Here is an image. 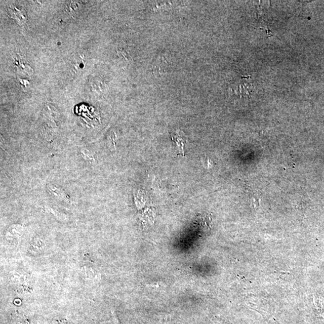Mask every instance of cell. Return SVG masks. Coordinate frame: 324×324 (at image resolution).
Here are the masks:
<instances>
[{"instance_id": "1", "label": "cell", "mask_w": 324, "mask_h": 324, "mask_svg": "<svg viewBox=\"0 0 324 324\" xmlns=\"http://www.w3.org/2000/svg\"><path fill=\"white\" fill-rule=\"evenodd\" d=\"M7 9L10 17L15 19L18 24L22 26L26 22L27 15L23 8H19L15 5H10Z\"/></svg>"}, {"instance_id": "5", "label": "cell", "mask_w": 324, "mask_h": 324, "mask_svg": "<svg viewBox=\"0 0 324 324\" xmlns=\"http://www.w3.org/2000/svg\"><path fill=\"white\" fill-rule=\"evenodd\" d=\"M85 56L83 55H77L72 61V65L77 71L82 70L85 66Z\"/></svg>"}, {"instance_id": "2", "label": "cell", "mask_w": 324, "mask_h": 324, "mask_svg": "<svg viewBox=\"0 0 324 324\" xmlns=\"http://www.w3.org/2000/svg\"><path fill=\"white\" fill-rule=\"evenodd\" d=\"M23 227L20 225L10 226L5 233V238L9 242H16L23 233Z\"/></svg>"}, {"instance_id": "6", "label": "cell", "mask_w": 324, "mask_h": 324, "mask_svg": "<svg viewBox=\"0 0 324 324\" xmlns=\"http://www.w3.org/2000/svg\"><path fill=\"white\" fill-rule=\"evenodd\" d=\"M68 10L71 15L74 16L76 15V12L80 9V4L77 1H70L68 3Z\"/></svg>"}, {"instance_id": "3", "label": "cell", "mask_w": 324, "mask_h": 324, "mask_svg": "<svg viewBox=\"0 0 324 324\" xmlns=\"http://www.w3.org/2000/svg\"><path fill=\"white\" fill-rule=\"evenodd\" d=\"M48 190L52 196L58 198V199L66 200L68 198V195L66 194L65 192L56 185L51 184L48 186Z\"/></svg>"}, {"instance_id": "4", "label": "cell", "mask_w": 324, "mask_h": 324, "mask_svg": "<svg viewBox=\"0 0 324 324\" xmlns=\"http://www.w3.org/2000/svg\"><path fill=\"white\" fill-rule=\"evenodd\" d=\"M172 139L175 142L176 146H177V150L180 153L184 154V147L186 142V138L180 133H175L174 135H172Z\"/></svg>"}]
</instances>
